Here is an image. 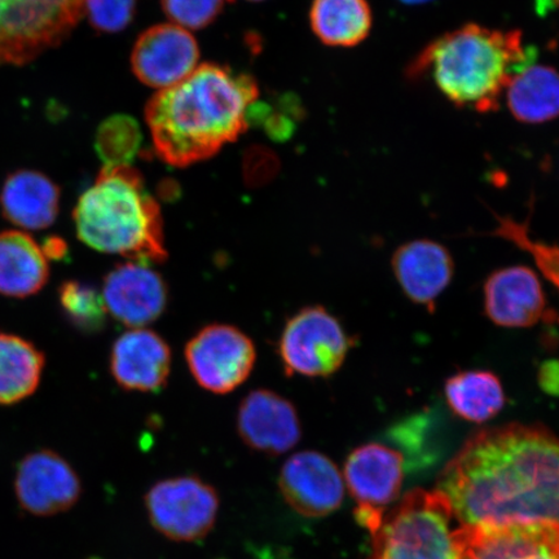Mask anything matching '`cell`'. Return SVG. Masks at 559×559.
<instances>
[{
	"instance_id": "cell-1",
	"label": "cell",
	"mask_w": 559,
	"mask_h": 559,
	"mask_svg": "<svg viewBox=\"0 0 559 559\" xmlns=\"http://www.w3.org/2000/svg\"><path fill=\"white\" fill-rule=\"evenodd\" d=\"M461 526L559 523V436L543 425L475 432L439 475Z\"/></svg>"
},
{
	"instance_id": "cell-2",
	"label": "cell",
	"mask_w": 559,
	"mask_h": 559,
	"mask_svg": "<svg viewBox=\"0 0 559 559\" xmlns=\"http://www.w3.org/2000/svg\"><path fill=\"white\" fill-rule=\"evenodd\" d=\"M260 88L253 76L204 64L160 90L145 107L156 155L173 167L212 158L248 130V111Z\"/></svg>"
},
{
	"instance_id": "cell-3",
	"label": "cell",
	"mask_w": 559,
	"mask_h": 559,
	"mask_svg": "<svg viewBox=\"0 0 559 559\" xmlns=\"http://www.w3.org/2000/svg\"><path fill=\"white\" fill-rule=\"evenodd\" d=\"M535 58L520 31L466 24L426 46L405 75L412 81L429 76L457 108L492 114L513 76L533 66Z\"/></svg>"
},
{
	"instance_id": "cell-4",
	"label": "cell",
	"mask_w": 559,
	"mask_h": 559,
	"mask_svg": "<svg viewBox=\"0 0 559 559\" xmlns=\"http://www.w3.org/2000/svg\"><path fill=\"white\" fill-rule=\"evenodd\" d=\"M79 239L105 254L160 264L169 254L158 202L131 166L104 167L73 212Z\"/></svg>"
},
{
	"instance_id": "cell-5",
	"label": "cell",
	"mask_w": 559,
	"mask_h": 559,
	"mask_svg": "<svg viewBox=\"0 0 559 559\" xmlns=\"http://www.w3.org/2000/svg\"><path fill=\"white\" fill-rule=\"evenodd\" d=\"M452 519L450 501L442 492L414 489L370 535L368 559H456Z\"/></svg>"
},
{
	"instance_id": "cell-6",
	"label": "cell",
	"mask_w": 559,
	"mask_h": 559,
	"mask_svg": "<svg viewBox=\"0 0 559 559\" xmlns=\"http://www.w3.org/2000/svg\"><path fill=\"white\" fill-rule=\"evenodd\" d=\"M83 0H0V67L23 66L64 40Z\"/></svg>"
},
{
	"instance_id": "cell-7",
	"label": "cell",
	"mask_w": 559,
	"mask_h": 559,
	"mask_svg": "<svg viewBox=\"0 0 559 559\" xmlns=\"http://www.w3.org/2000/svg\"><path fill=\"white\" fill-rule=\"evenodd\" d=\"M352 346V338L330 311L309 306L286 321L278 356L288 376L325 379L344 365Z\"/></svg>"
},
{
	"instance_id": "cell-8",
	"label": "cell",
	"mask_w": 559,
	"mask_h": 559,
	"mask_svg": "<svg viewBox=\"0 0 559 559\" xmlns=\"http://www.w3.org/2000/svg\"><path fill=\"white\" fill-rule=\"evenodd\" d=\"M152 526L174 542H198L213 530L219 510L215 488L198 477L158 481L145 496Z\"/></svg>"
},
{
	"instance_id": "cell-9",
	"label": "cell",
	"mask_w": 559,
	"mask_h": 559,
	"mask_svg": "<svg viewBox=\"0 0 559 559\" xmlns=\"http://www.w3.org/2000/svg\"><path fill=\"white\" fill-rule=\"evenodd\" d=\"M188 369L202 389L228 394L249 379L257 359L253 341L239 328L210 324L188 341Z\"/></svg>"
},
{
	"instance_id": "cell-10",
	"label": "cell",
	"mask_w": 559,
	"mask_h": 559,
	"mask_svg": "<svg viewBox=\"0 0 559 559\" xmlns=\"http://www.w3.org/2000/svg\"><path fill=\"white\" fill-rule=\"evenodd\" d=\"M404 478L403 453L390 447L370 443L349 454L345 481L356 501L355 519L373 535L380 528L386 509L401 493Z\"/></svg>"
},
{
	"instance_id": "cell-11",
	"label": "cell",
	"mask_w": 559,
	"mask_h": 559,
	"mask_svg": "<svg viewBox=\"0 0 559 559\" xmlns=\"http://www.w3.org/2000/svg\"><path fill=\"white\" fill-rule=\"evenodd\" d=\"M456 559H559V523L531 522L452 531Z\"/></svg>"
},
{
	"instance_id": "cell-12",
	"label": "cell",
	"mask_w": 559,
	"mask_h": 559,
	"mask_svg": "<svg viewBox=\"0 0 559 559\" xmlns=\"http://www.w3.org/2000/svg\"><path fill=\"white\" fill-rule=\"evenodd\" d=\"M200 48L193 35L178 25L146 29L131 53L132 72L145 86L169 88L199 68Z\"/></svg>"
},
{
	"instance_id": "cell-13",
	"label": "cell",
	"mask_w": 559,
	"mask_h": 559,
	"mask_svg": "<svg viewBox=\"0 0 559 559\" xmlns=\"http://www.w3.org/2000/svg\"><path fill=\"white\" fill-rule=\"evenodd\" d=\"M19 504L27 513L50 516L67 512L81 499L79 474L59 453L41 450L21 461L15 478Z\"/></svg>"
},
{
	"instance_id": "cell-14",
	"label": "cell",
	"mask_w": 559,
	"mask_h": 559,
	"mask_svg": "<svg viewBox=\"0 0 559 559\" xmlns=\"http://www.w3.org/2000/svg\"><path fill=\"white\" fill-rule=\"evenodd\" d=\"M278 487L288 506L307 519L332 514L345 495V481L337 465L314 451L299 452L286 460Z\"/></svg>"
},
{
	"instance_id": "cell-15",
	"label": "cell",
	"mask_w": 559,
	"mask_h": 559,
	"mask_svg": "<svg viewBox=\"0 0 559 559\" xmlns=\"http://www.w3.org/2000/svg\"><path fill=\"white\" fill-rule=\"evenodd\" d=\"M103 297L111 318L140 330L163 317L169 305V286L150 264H117L104 278Z\"/></svg>"
},
{
	"instance_id": "cell-16",
	"label": "cell",
	"mask_w": 559,
	"mask_h": 559,
	"mask_svg": "<svg viewBox=\"0 0 559 559\" xmlns=\"http://www.w3.org/2000/svg\"><path fill=\"white\" fill-rule=\"evenodd\" d=\"M237 431L251 450L267 456L295 449L302 437L295 404L265 389L251 391L243 397L237 412Z\"/></svg>"
},
{
	"instance_id": "cell-17",
	"label": "cell",
	"mask_w": 559,
	"mask_h": 559,
	"mask_svg": "<svg viewBox=\"0 0 559 559\" xmlns=\"http://www.w3.org/2000/svg\"><path fill=\"white\" fill-rule=\"evenodd\" d=\"M485 311L496 325L528 328L542 319L554 321L543 286L533 270L515 265L493 272L485 284Z\"/></svg>"
},
{
	"instance_id": "cell-18",
	"label": "cell",
	"mask_w": 559,
	"mask_h": 559,
	"mask_svg": "<svg viewBox=\"0 0 559 559\" xmlns=\"http://www.w3.org/2000/svg\"><path fill=\"white\" fill-rule=\"evenodd\" d=\"M171 349L159 334L144 330L126 332L115 342L109 369L118 386L138 393H155L171 372Z\"/></svg>"
},
{
	"instance_id": "cell-19",
	"label": "cell",
	"mask_w": 559,
	"mask_h": 559,
	"mask_svg": "<svg viewBox=\"0 0 559 559\" xmlns=\"http://www.w3.org/2000/svg\"><path fill=\"white\" fill-rule=\"evenodd\" d=\"M393 270L405 296L432 311L437 299L451 283L454 264L442 245L415 240L395 251Z\"/></svg>"
},
{
	"instance_id": "cell-20",
	"label": "cell",
	"mask_w": 559,
	"mask_h": 559,
	"mask_svg": "<svg viewBox=\"0 0 559 559\" xmlns=\"http://www.w3.org/2000/svg\"><path fill=\"white\" fill-rule=\"evenodd\" d=\"M0 206L5 219L13 226L29 230L46 229L58 218L60 190L45 174L19 170L5 179Z\"/></svg>"
},
{
	"instance_id": "cell-21",
	"label": "cell",
	"mask_w": 559,
	"mask_h": 559,
	"mask_svg": "<svg viewBox=\"0 0 559 559\" xmlns=\"http://www.w3.org/2000/svg\"><path fill=\"white\" fill-rule=\"evenodd\" d=\"M50 265L41 248L21 230L0 233V296L27 298L45 288Z\"/></svg>"
},
{
	"instance_id": "cell-22",
	"label": "cell",
	"mask_w": 559,
	"mask_h": 559,
	"mask_svg": "<svg viewBox=\"0 0 559 559\" xmlns=\"http://www.w3.org/2000/svg\"><path fill=\"white\" fill-rule=\"evenodd\" d=\"M508 108L516 121L547 123L559 118V72L547 66H530L514 75L506 91Z\"/></svg>"
},
{
	"instance_id": "cell-23",
	"label": "cell",
	"mask_w": 559,
	"mask_h": 559,
	"mask_svg": "<svg viewBox=\"0 0 559 559\" xmlns=\"http://www.w3.org/2000/svg\"><path fill=\"white\" fill-rule=\"evenodd\" d=\"M310 21L324 45L344 48L365 41L373 25L368 0H313Z\"/></svg>"
},
{
	"instance_id": "cell-24",
	"label": "cell",
	"mask_w": 559,
	"mask_h": 559,
	"mask_svg": "<svg viewBox=\"0 0 559 559\" xmlns=\"http://www.w3.org/2000/svg\"><path fill=\"white\" fill-rule=\"evenodd\" d=\"M45 366V354L32 342L0 333V405L16 404L32 396Z\"/></svg>"
},
{
	"instance_id": "cell-25",
	"label": "cell",
	"mask_w": 559,
	"mask_h": 559,
	"mask_svg": "<svg viewBox=\"0 0 559 559\" xmlns=\"http://www.w3.org/2000/svg\"><path fill=\"white\" fill-rule=\"evenodd\" d=\"M445 401L454 415L484 424L500 414L506 393L499 377L487 370H467L445 382Z\"/></svg>"
},
{
	"instance_id": "cell-26",
	"label": "cell",
	"mask_w": 559,
	"mask_h": 559,
	"mask_svg": "<svg viewBox=\"0 0 559 559\" xmlns=\"http://www.w3.org/2000/svg\"><path fill=\"white\" fill-rule=\"evenodd\" d=\"M59 305L66 319L76 331L96 334L108 324L109 312L103 293L79 280H68L58 290Z\"/></svg>"
},
{
	"instance_id": "cell-27",
	"label": "cell",
	"mask_w": 559,
	"mask_h": 559,
	"mask_svg": "<svg viewBox=\"0 0 559 559\" xmlns=\"http://www.w3.org/2000/svg\"><path fill=\"white\" fill-rule=\"evenodd\" d=\"M142 143V132L134 118L124 115L109 117L97 129L95 151L104 167L130 166Z\"/></svg>"
},
{
	"instance_id": "cell-28",
	"label": "cell",
	"mask_w": 559,
	"mask_h": 559,
	"mask_svg": "<svg viewBox=\"0 0 559 559\" xmlns=\"http://www.w3.org/2000/svg\"><path fill=\"white\" fill-rule=\"evenodd\" d=\"M499 227L495 235L512 241L523 250H526L542 272L545 278L549 280L559 292V248L554 245L535 241L530 236L527 225L514 222L510 218H499ZM559 323V317L557 318Z\"/></svg>"
},
{
	"instance_id": "cell-29",
	"label": "cell",
	"mask_w": 559,
	"mask_h": 559,
	"mask_svg": "<svg viewBox=\"0 0 559 559\" xmlns=\"http://www.w3.org/2000/svg\"><path fill=\"white\" fill-rule=\"evenodd\" d=\"M234 0H160L165 15L183 29L200 31L214 23Z\"/></svg>"
},
{
	"instance_id": "cell-30",
	"label": "cell",
	"mask_w": 559,
	"mask_h": 559,
	"mask_svg": "<svg viewBox=\"0 0 559 559\" xmlns=\"http://www.w3.org/2000/svg\"><path fill=\"white\" fill-rule=\"evenodd\" d=\"M136 0H83V15L97 32L118 33L134 20Z\"/></svg>"
},
{
	"instance_id": "cell-31",
	"label": "cell",
	"mask_w": 559,
	"mask_h": 559,
	"mask_svg": "<svg viewBox=\"0 0 559 559\" xmlns=\"http://www.w3.org/2000/svg\"><path fill=\"white\" fill-rule=\"evenodd\" d=\"M539 383L545 393L559 395V361H545L539 370Z\"/></svg>"
},
{
	"instance_id": "cell-32",
	"label": "cell",
	"mask_w": 559,
	"mask_h": 559,
	"mask_svg": "<svg viewBox=\"0 0 559 559\" xmlns=\"http://www.w3.org/2000/svg\"><path fill=\"white\" fill-rule=\"evenodd\" d=\"M40 248L47 260L61 261L64 260L68 254L67 242L56 236L48 237Z\"/></svg>"
},
{
	"instance_id": "cell-33",
	"label": "cell",
	"mask_w": 559,
	"mask_h": 559,
	"mask_svg": "<svg viewBox=\"0 0 559 559\" xmlns=\"http://www.w3.org/2000/svg\"><path fill=\"white\" fill-rule=\"evenodd\" d=\"M536 11H559V0H536Z\"/></svg>"
},
{
	"instance_id": "cell-34",
	"label": "cell",
	"mask_w": 559,
	"mask_h": 559,
	"mask_svg": "<svg viewBox=\"0 0 559 559\" xmlns=\"http://www.w3.org/2000/svg\"><path fill=\"white\" fill-rule=\"evenodd\" d=\"M403 4L419 5L432 2V0H400Z\"/></svg>"
},
{
	"instance_id": "cell-35",
	"label": "cell",
	"mask_w": 559,
	"mask_h": 559,
	"mask_svg": "<svg viewBox=\"0 0 559 559\" xmlns=\"http://www.w3.org/2000/svg\"><path fill=\"white\" fill-rule=\"evenodd\" d=\"M250 2H263V0H250Z\"/></svg>"
}]
</instances>
